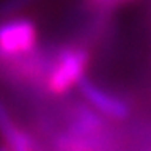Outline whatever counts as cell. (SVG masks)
Listing matches in <instances>:
<instances>
[{"label": "cell", "instance_id": "obj_1", "mask_svg": "<svg viewBox=\"0 0 151 151\" xmlns=\"http://www.w3.org/2000/svg\"><path fill=\"white\" fill-rule=\"evenodd\" d=\"M92 53L87 45L77 42L56 44L55 55L47 74L44 92L47 96L61 98L85 76Z\"/></svg>", "mask_w": 151, "mask_h": 151}, {"label": "cell", "instance_id": "obj_2", "mask_svg": "<svg viewBox=\"0 0 151 151\" xmlns=\"http://www.w3.org/2000/svg\"><path fill=\"white\" fill-rule=\"evenodd\" d=\"M39 42V27L34 19L24 15L0 18V61L24 55Z\"/></svg>", "mask_w": 151, "mask_h": 151}, {"label": "cell", "instance_id": "obj_3", "mask_svg": "<svg viewBox=\"0 0 151 151\" xmlns=\"http://www.w3.org/2000/svg\"><path fill=\"white\" fill-rule=\"evenodd\" d=\"M77 90L81 92L82 98L85 100V103H88L95 111H98L101 116L109 117V119L122 121L129 116L130 109L129 105L119 96L111 95L109 92H106L105 88H101L96 82H93L92 79H88L87 76L79 81Z\"/></svg>", "mask_w": 151, "mask_h": 151}, {"label": "cell", "instance_id": "obj_4", "mask_svg": "<svg viewBox=\"0 0 151 151\" xmlns=\"http://www.w3.org/2000/svg\"><path fill=\"white\" fill-rule=\"evenodd\" d=\"M37 2L39 0H0V18L23 15Z\"/></svg>", "mask_w": 151, "mask_h": 151}, {"label": "cell", "instance_id": "obj_5", "mask_svg": "<svg viewBox=\"0 0 151 151\" xmlns=\"http://www.w3.org/2000/svg\"><path fill=\"white\" fill-rule=\"evenodd\" d=\"M19 122L13 117L12 111L8 109V106L2 101L0 98V135L3 137V140H6L13 132L19 127Z\"/></svg>", "mask_w": 151, "mask_h": 151}, {"label": "cell", "instance_id": "obj_6", "mask_svg": "<svg viewBox=\"0 0 151 151\" xmlns=\"http://www.w3.org/2000/svg\"><path fill=\"white\" fill-rule=\"evenodd\" d=\"M122 2H127V0H85L87 6H90L92 10H96L98 13H103L106 10L114 8L116 5H119Z\"/></svg>", "mask_w": 151, "mask_h": 151}, {"label": "cell", "instance_id": "obj_7", "mask_svg": "<svg viewBox=\"0 0 151 151\" xmlns=\"http://www.w3.org/2000/svg\"><path fill=\"white\" fill-rule=\"evenodd\" d=\"M0 151H10V150H8V146H6V145H3V146H0Z\"/></svg>", "mask_w": 151, "mask_h": 151}]
</instances>
